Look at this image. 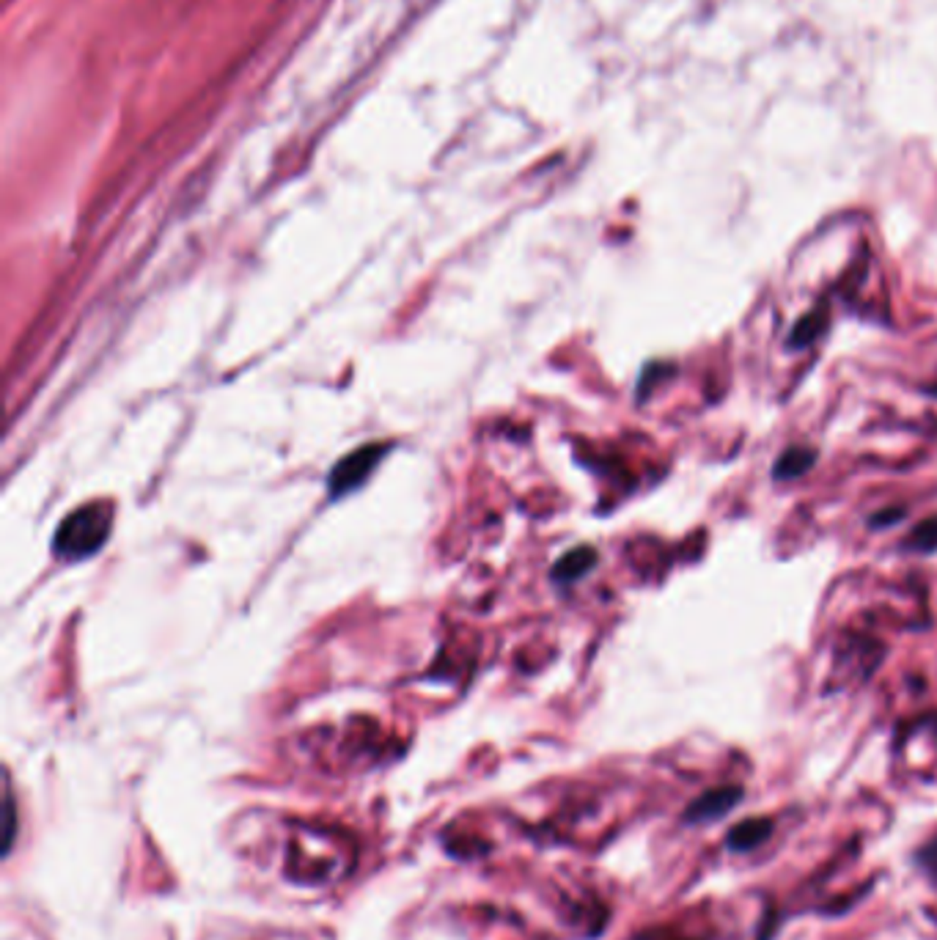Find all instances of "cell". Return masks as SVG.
Masks as SVG:
<instances>
[{"label":"cell","mask_w":937,"mask_h":940,"mask_svg":"<svg viewBox=\"0 0 937 940\" xmlns=\"http://www.w3.org/2000/svg\"><path fill=\"white\" fill-rule=\"evenodd\" d=\"M817 462V454L809 448H789L784 457L775 462V476L778 478H797Z\"/></svg>","instance_id":"cell-6"},{"label":"cell","mask_w":937,"mask_h":940,"mask_svg":"<svg viewBox=\"0 0 937 940\" xmlns=\"http://www.w3.org/2000/svg\"><path fill=\"white\" fill-rule=\"evenodd\" d=\"M934 394H937V388H934Z\"/></svg>","instance_id":"cell-10"},{"label":"cell","mask_w":937,"mask_h":940,"mask_svg":"<svg viewBox=\"0 0 937 940\" xmlns=\"http://www.w3.org/2000/svg\"><path fill=\"white\" fill-rule=\"evenodd\" d=\"M913 544L918 550H937V517H929V520L918 523L913 531Z\"/></svg>","instance_id":"cell-8"},{"label":"cell","mask_w":937,"mask_h":940,"mask_svg":"<svg viewBox=\"0 0 937 940\" xmlns=\"http://www.w3.org/2000/svg\"><path fill=\"white\" fill-rule=\"evenodd\" d=\"M825 328H827V308H825V306H817L814 311H809V314H805V316L797 322V325H794V331H792V336H789V347H805V344L817 341Z\"/></svg>","instance_id":"cell-4"},{"label":"cell","mask_w":937,"mask_h":940,"mask_svg":"<svg viewBox=\"0 0 937 940\" xmlns=\"http://www.w3.org/2000/svg\"><path fill=\"white\" fill-rule=\"evenodd\" d=\"M385 451H387L385 445H363L354 454H346V457L333 468L328 490L338 498L354 487H361V484L371 476V470L379 465V460L385 457Z\"/></svg>","instance_id":"cell-2"},{"label":"cell","mask_w":937,"mask_h":940,"mask_svg":"<svg viewBox=\"0 0 937 940\" xmlns=\"http://www.w3.org/2000/svg\"><path fill=\"white\" fill-rule=\"evenodd\" d=\"M737 797H739V789L706 792L701 800H696V805H690V820H713V817L723 814L729 805H734Z\"/></svg>","instance_id":"cell-3"},{"label":"cell","mask_w":937,"mask_h":940,"mask_svg":"<svg viewBox=\"0 0 937 940\" xmlns=\"http://www.w3.org/2000/svg\"><path fill=\"white\" fill-rule=\"evenodd\" d=\"M594 561H597V553L591 547H577V550H572V553H566L561 559V564L556 567V577L564 580V583L574 580L580 575H586L594 567Z\"/></svg>","instance_id":"cell-5"},{"label":"cell","mask_w":937,"mask_h":940,"mask_svg":"<svg viewBox=\"0 0 937 940\" xmlns=\"http://www.w3.org/2000/svg\"><path fill=\"white\" fill-rule=\"evenodd\" d=\"M921 861L926 863V869L929 871H937V838L932 841V845L921 853Z\"/></svg>","instance_id":"cell-9"},{"label":"cell","mask_w":937,"mask_h":940,"mask_svg":"<svg viewBox=\"0 0 937 940\" xmlns=\"http://www.w3.org/2000/svg\"><path fill=\"white\" fill-rule=\"evenodd\" d=\"M113 514L108 503H88L75 509L55 531V553L67 561H80L94 556L110 534Z\"/></svg>","instance_id":"cell-1"},{"label":"cell","mask_w":937,"mask_h":940,"mask_svg":"<svg viewBox=\"0 0 937 940\" xmlns=\"http://www.w3.org/2000/svg\"><path fill=\"white\" fill-rule=\"evenodd\" d=\"M767 833H770V822H764V820H748V822H742L739 828L731 830L729 845L737 847V850H754Z\"/></svg>","instance_id":"cell-7"}]
</instances>
